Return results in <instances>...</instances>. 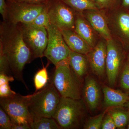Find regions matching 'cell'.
<instances>
[{
	"label": "cell",
	"instance_id": "6da1fadb",
	"mask_svg": "<svg viewBox=\"0 0 129 129\" xmlns=\"http://www.w3.org/2000/svg\"><path fill=\"white\" fill-rule=\"evenodd\" d=\"M0 51L9 62L12 75L23 83V70L26 64L34 59L33 54L24 40L21 23L14 24L3 21L0 24Z\"/></svg>",
	"mask_w": 129,
	"mask_h": 129
},
{
	"label": "cell",
	"instance_id": "7a4b0ae2",
	"mask_svg": "<svg viewBox=\"0 0 129 129\" xmlns=\"http://www.w3.org/2000/svg\"><path fill=\"white\" fill-rule=\"evenodd\" d=\"M28 95L29 109L33 121L41 118H52L61 97L52 82Z\"/></svg>",
	"mask_w": 129,
	"mask_h": 129
},
{
	"label": "cell",
	"instance_id": "3957f363",
	"mask_svg": "<svg viewBox=\"0 0 129 129\" xmlns=\"http://www.w3.org/2000/svg\"><path fill=\"white\" fill-rule=\"evenodd\" d=\"M82 99L61 97L53 118L61 129L78 128L83 123L86 113Z\"/></svg>",
	"mask_w": 129,
	"mask_h": 129
},
{
	"label": "cell",
	"instance_id": "277c9868",
	"mask_svg": "<svg viewBox=\"0 0 129 129\" xmlns=\"http://www.w3.org/2000/svg\"><path fill=\"white\" fill-rule=\"evenodd\" d=\"M55 67L52 82L61 96L81 99V81L70 68L69 57Z\"/></svg>",
	"mask_w": 129,
	"mask_h": 129
},
{
	"label": "cell",
	"instance_id": "5b68a950",
	"mask_svg": "<svg viewBox=\"0 0 129 129\" xmlns=\"http://www.w3.org/2000/svg\"><path fill=\"white\" fill-rule=\"evenodd\" d=\"M106 11L109 28L112 39L119 42L128 53L129 51V10L119 7Z\"/></svg>",
	"mask_w": 129,
	"mask_h": 129
},
{
	"label": "cell",
	"instance_id": "8992f818",
	"mask_svg": "<svg viewBox=\"0 0 129 129\" xmlns=\"http://www.w3.org/2000/svg\"><path fill=\"white\" fill-rule=\"evenodd\" d=\"M0 106L9 115L13 124L30 125L33 121L29 109L28 95L16 93L12 96L1 98Z\"/></svg>",
	"mask_w": 129,
	"mask_h": 129
},
{
	"label": "cell",
	"instance_id": "52a82bcc",
	"mask_svg": "<svg viewBox=\"0 0 129 129\" xmlns=\"http://www.w3.org/2000/svg\"><path fill=\"white\" fill-rule=\"evenodd\" d=\"M48 2L35 3L6 1L7 21L15 24L31 23L44 10Z\"/></svg>",
	"mask_w": 129,
	"mask_h": 129
},
{
	"label": "cell",
	"instance_id": "ba28073f",
	"mask_svg": "<svg viewBox=\"0 0 129 129\" xmlns=\"http://www.w3.org/2000/svg\"><path fill=\"white\" fill-rule=\"evenodd\" d=\"M48 12L50 22L60 31L74 30L77 12L63 0L48 2Z\"/></svg>",
	"mask_w": 129,
	"mask_h": 129
},
{
	"label": "cell",
	"instance_id": "9c48e42d",
	"mask_svg": "<svg viewBox=\"0 0 129 129\" xmlns=\"http://www.w3.org/2000/svg\"><path fill=\"white\" fill-rule=\"evenodd\" d=\"M46 29L48 41L44 57L56 66L69 57L71 51L64 41L61 32L57 27L51 23Z\"/></svg>",
	"mask_w": 129,
	"mask_h": 129
},
{
	"label": "cell",
	"instance_id": "30bf717a",
	"mask_svg": "<svg viewBox=\"0 0 129 129\" xmlns=\"http://www.w3.org/2000/svg\"><path fill=\"white\" fill-rule=\"evenodd\" d=\"M106 70L109 85H115L119 73L127 59V53L123 46L113 39L107 41Z\"/></svg>",
	"mask_w": 129,
	"mask_h": 129
},
{
	"label": "cell",
	"instance_id": "8fae6325",
	"mask_svg": "<svg viewBox=\"0 0 129 129\" xmlns=\"http://www.w3.org/2000/svg\"><path fill=\"white\" fill-rule=\"evenodd\" d=\"M21 24L24 40L31 51L34 59L43 57L48 41L46 28L30 24Z\"/></svg>",
	"mask_w": 129,
	"mask_h": 129
},
{
	"label": "cell",
	"instance_id": "7c38bea8",
	"mask_svg": "<svg viewBox=\"0 0 129 129\" xmlns=\"http://www.w3.org/2000/svg\"><path fill=\"white\" fill-rule=\"evenodd\" d=\"M107 55V40L102 38L86 55L90 68L100 78H103L106 73Z\"/></svg>",
	"mask_w": 129,
	"mask_h": 129
},
{
	"label": "cell",
	"instance_id": "4fadbf2b",
	"mask_svg": "<svg viewBox=\"0 0 129 129\" xmlns=\"http://www.w3.org/2000/svg\"><path fill=\"white\" fill-rule=\"evenodd\" d=\"M83 14L100 37L107 41L112 39L109 28L105 10H86L83 12Z\"/></svg>",
	"mask_w": 129,
	"mask_h": 129
},
{
	"label": "cell",
	"instance_id": "5bb4252c",
	"mask_svg": "<svg viewBox=\"0 0 129 129\" xmlns=\"http://www.w3.org/2000/svg\"><path fill=\"white\" fill-rule=\"evenodd\" d=\"M101 90L98 82L94 77L91 76L86 77L82 94L85 103L92 112L99 107L101 100Z\"/></svg>",
	"mask_w": 129,
	"mask_h": 129
},
{
	"label": "cell",
	"instance_id": "9a60e30c",
	"mask_svg": "<svg viewBox=\"0 0 129 129\" xmlns=\"http://www.w3.org/2000/svg\"><path fill=\"white\" fill-rule=\"evenodd\" d=\"M74 31L82 37L91 48L97 44L101 37L85 17L83 13H76Z\"/></svg>",
	"mask_w": 129,
	"mask_h": 129
},
{
	"label": "cell",
	"instance_id": "2e32d148",
	"mask_svg": "<svg viewBox=\"0 0 129 129\" xmlns=\"http://www.w3.org/2000/svg\"><path fill=\"white\" fill-rule=\"evenodd\" d=\"M102 89L105 107H122L129 100V93H124L105 85L103 86Z\"/></svg>",
	"mask_w": 129,
	"mask_h": 129
},
{
	"label": "cell",
	"instance_id": "e0dca14e",
	"mask_svg": "<svg viewBox=\"0 0 129 129\" xmlns=\"http://www.w3.org/2000/svg\"><path fill=\"white\" fill-rule=\"evenodd\" d=\"M61 32L64 41L71 51L86 55L92 49L74 30H63Z\"/></svg>",
	"mask_w": 129,
	"mask_h": 129
},
{
	"label": "cell",
	"instance_id": "ac0fdd59",
	"mask_svg": "<svg viewBox=\"0 0 129 129\" xmlns=\"http://www.w3.org/2000/svg\"><path fill=\"white\" fill-rule=\"evenodd\" d=\"M69 59L70 68L78 78L82 80L90 68L86 55L71 51Z\"/></svg>",
	"mask_w": 129,
	"mask_h": 129
},
{
	"label": "cell",
	"instance_id": "d6986e66",
	"mask_svg": "<svg viewBox=\"0 0 129 129\" xmlns=\"http://www.w3.org/2000/svg\"><path fill=\"white\" fill-rule=\"evenodd\" d=\"M122 107H114L109 109L108 112L118 129H124L128 124L129 119V111Z\"/></svg>",
	"mask_w": 129,
	"mask_h": 129
},
{
	"label": "cell",
	"instance_id": "ffe728a7",
	"mask_svg": "<svg viewBox=\"0 0 129 129\" xmlns=\"http://www.w3.org/2000/svg\"><path fill=\"white\" fill-rule=\"evenodd\" d=\"M79 13L86 10L99 9L94 0H63Z\"/></svg>",
	"mask_w": 129,
	"mask_h": 129
},
{
	"label": "cell",
	"instance_id": "44dd1931",
	"mask_svg": "<svg viewBox=\"0 0 129 129\" xmlns=\"http://www.w3.org/2000/svg\"><path fill=\"white\" fill-rule=\"evenodd\" d=\"M14 79L12 75L0 73V97H8L16 94L9 85V82L14 81Z\"/></svg>",
	"mask_w": 129,
	"mask_h": 129
},
{
	"label": "cell",
	"instance_id": "7402d4cb",
	"mask_svg": "<svg viewBox=\"0 0 129 129\" xmlns=\"http://www.w3.org/2000/svg\"><path fill=\"white\" fill-rule=\"evenodd\" d=\"M32 129H59L60 126L52 118L42 117L35 119L30 124Z\"/></svg>",
	"mask_w": 129,
	"mask_h": 129
},
{
	"label": "cell",
	"instance_id": "603a6c76",
	"mask_svg": "<svg viewBox=\"0 0 129 129\" xmlns=\"http://www.w3.org/2000/svg\"><path fill=\"white\" fill-rule=\"evenodd\" d=\"M49 64L48 61L46 67H43L42 68L38 70L35 75L34 78V84L35 88V92L43 89L48 84L49 78L47 69Z\"/></svg>",
	"mask_w": 129,
	"mask_h": 129
},
{
	"label": "cell",
	"instance_id": "cb8c5ba5",
	"mask_svg": "<svg viewBox=\"0 0 129 129\" xmlns=\"http://www.w3.org/2000/svg\"><path fill=\"white\" fill-rule=\"evenodd\" d=\"M48 2L44 10L29 24L46 28L50 24L48 12Z\"/></svg>",
	"mask_w": 129,
	"mask_h": 129
},
{
	"label": "cell",
	"instance_id": "d4e9b609",
	"mask_svg": "<svg viewBox=\"0 0 129 129\" xmlns=\"http://www.w3.org/2000/svg\"><path fill=\"white\" fill-rule=\"evenodd\" d=\"M107 112V110H106L99 115L91 118L87 122H86L84 126V129H101L103 118Z\"/></svg>",
	"mask_w": 129,
	"mask_h": 129
},
{
	"label": "cell",
	"instance_id": "484cf974",
	"mask_svg": "<svg viewBox=\"0 0 129 129\" xmlns=\"http://www.w3.org/2000/svg\"><path fill=\"white\" fill-rule=\"evenodd\" d=\"M98 9L108 10L120 7V0H94Z\"/></svg>",
	"mask_w": 129,
	"mask_h": 129
},
{
	"label": "cell",
	"instance_id": "4316f807",
	"mask_svg": "<svg viewBox=\"0 0 129 129\" xmlns=\"http://www.w3.org/2000/svg\"><path fill=\"white\" fill-rule=\"evenodd\" d=\"M120 83L122 88L129 91V61L127 59L122 67Z\"/></svg>",
	"mask_w": 129,
	"mask_h": 129
},
{
	"label": "cell",
	"instance_id": "83f0119b",
	"mask_svg": "<svg viewBox=\"0 0 129 129\" xmlns=\"http://www.w3.org/2000/svg\"><path fill=\"white\" fill-rule=\"evenodd\" d=\"M11 118L1 107L0 108V129H12V126Z\"/></svg>",
	"mask_w": 129,
	"mask_h": 129
},
{
	"label": "cell",
	"instance_id": "f1b7e54d",
	"mask_svg": "<svg viewBox=\"0 0 129 129\" xmlns=\"http://www.w3.org/2000/svg\"><path fill=\"white\" fill-rule=\"evenodd\" d=\"M0 73L12 75L7 59L5 55L1 51H0Z\"/></svg>",
	"mask_w": 129,
	"mask_h": 129
},
{
	"label": "cell",
	"instance_id": "f546056e",
	"mask_svg": "<svg viewBox=\"0 0 129 129\" xmlns=\"http://www.w3.org/2000/svg\"><path fill=\"white\" fill-rule=\"evenodd\" d=\"M117 128L116 125L113 119L111 114L108 112L105 114L102 123V129H115Z\"/></svg>",
	"mask_w": 129,
	"mask_h": 129
},
{
	"label": "cell",
	"instance_id": "4dcf8cb0",
	"mask_svg": "<svg viewBox=\"0 0 129 129\" xmlns=\"http://www.w3.org/2000/svg\"><path fill=\"white\" fill-rule=\"evenodd\" d=\"M0 13L3 21H7V4L6 0H0Z\"/></svg>",
	"mask_w": 129,
	"mask_h": 129
},
{
	"label": "cell",
	"instance_id": "1f68e13d",
	"mask_svg": "<svg viewBox=\"0 0 129 129\" xmlns=\"http://www.w3.org/2000/svg\"><path fill=\"white\" fill-rule=\"evenodd\" d=\"M51 0H6V1L18 2H25L30 3H44L50 1Z\"/></svg>",
	"mask_w": 129,
	"mask_h": 129
},
{
	"label": "cell",
	"instance_id": "d6a6232c",
	"mask_svg": "<svg viewBox=\"0 0 129 129\" xmlns=\"http://www.w3.org/2000/svg\"><path fill=\"white\" fill-rule=\"evenodd\" d=\"M30 125L29 123L13 124L12 129H30Z\"/></svg>",
	"mask_w": 129,
	"mask_h": 129
},
{
	"label": "cell",
	"instance_id": "836d02e7",
	"mask_svg": "<svg viewBox=\"0 0 129 129\" xmlns=\"http://www.w3.org/2000/svg\"><path fill=\"white\" fill-rule=\"evenodd\" d=\"M120 7L129 10V0H120Z\"/></svg>",
	"mask_w": 129,
	"mask_h": 129
},
{
	"label": "cell",
	"instance_id": "e575fe53",
	"mask_svg": "<svg viewBox=\"0 0 129 129\" xmlns=\"http://www.w3.org/2000/svg\"><path fill=\"white\" fill-rule=\"evenodd\" d=\"M124 107H125L129 111V100L126 103V104H125Z\"/></svg>",
	"mask_w": 129,
	"mask_h": 129
},
{
	"label": "cell",
	"instance_id": "d590c367",
	"mask_svg": "<svg viewBox=\"0 0 129 129\" xmlns=\"http://www.w3.org/2000/svg\"><path fill=\"white\" fill-rule=\"evenodd\" d=\"M127 59L129 61V51L127 53Z\"/></svg>",
	"mask_w": 129,
	"mask_h": 129
},
{
	"label": "cell",
	"instance_id": "8d00e7d4",
	"mask_svg": "<svg viewBox=\"0 0 129 129\" xmlns=\"http://www.w3.org/2000/svg\"><path fill=\"white\" fill-rule=\"evenodd\" d=\"M127 128L128 129H129V119L128 120V124L127 125Z\"/></svg>",
	"mask_w": 129,
	"mask_h": 129
}]
</instances>
